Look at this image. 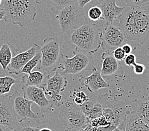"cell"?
<instances>
[{
	"instance_id": "obj_12",
	"label": "cell",
	"mask_w": 149,
	"mask_h": 131,
	"mask_svg": "<svg viewBox=\"0 0 149 131\" xmlns=\"http://www.w3.org/2000/svg\"><path fill=\"white\" fill-rule=\"evenodd\" d=\"M46 95H49L54 102L61 101L62 96L60 95L65 90L67 86V80L65 74H60L56 71L54 75L48 76L47 82L43 84Z\"/></svg>"
},
{
	"instance_id": "obj_35",
	"label": "cell",
	"mask_w": 149,
	"mask_h": 131,
	"mask_svg": "<svg viewBox=\"0 0 149 131\" xmlns=\"http://www.w3.org/2000/svg\"><path fill=\"white\" fill-rule=\"evenodd\" d=\"M91 1H93V0H77V2L81 8L83 9L85 5L88 4V3H90ZM100 1H101V0H100Z\"/></svg>"
},
{
	"instance_id": "obj_33",
	"label": "cell",
	"mask_w": 149,
	"mask_h": 131,
	"mask_svg": "<svg viewBox=\"0 0 149 131\" xmlns=\"http://www.w3.org/2000/svg\"><path fill=\"white\" fill-rule=\"evenodd\" d=\"M92 131H120L118 127H115L111 126H109L105 127H93Z\"/></svg>"
},
{
	"instance_id": "obj_23",
	"label": "cell",
	"mask_w": 149,
	"mask_h": 131,
	"mask_svg": "<svg viewBox=\"0 0 149 131\" xmlns=\"http://www.w3.org/2000/svg\"><path fill=\"white\" fill-rule=\"evenodd\" d=\"M17 83H19V81L12 76L0 77V95L8 93L11 91L12 86Z\"/></svg>"
},
{
	"instance_id": "obj_30",
	"label": "cell",
	"mask_w": 149,
	"mask_h": 131,
	"mask_svg": "<svg viewBox=\"0 0 149 131\" xmlns=\"http://www.w3.org/2000/svg\"><path fill=\"white\" fill-rule=\"evenodd\" d=\"M112 55L117 61H123L126 57L125 52L123 51L122 47H118L115 49L112 52Z\"/></svg>"
},
{
	"instance_id": "obj_32",
	"label": "cell",
	"mask_w": 149,
	"mask_h": 131,
	"mask_svg": "<svg viewBox=\"0 0 149 131\" xmlns=\"http://www.w3.org/2000/svg\"><path fill=\"white\" fill-rule=\"evenodd\" d=\"M133 71L137 75H140V74H142L145 72V65L143 64L140 63H137L136 62L135 64L133 66Z\"/></svg>"
},
{
	"instance_id": "obj_34",
	"label": "cell",
	"mask_w": 149,
	"mask_h": 131,
	"mask_svg": "<svg viewBox=\"0 0 149 131\" xmlns=\"http://www.w3.org/2000/svg\"><path fill=\"white\" fill-rule=\"evenodd\" d=\"M121 47L123 49V51L125 52L126 55H128L130 54H131V52H132V51H133V49H132V47H131V46L130 44H127V43L124 44Z\"/></svg>"
},
{
	"instance_id": "obj_11",
	"label": "cell",
	"mask_w": 149,
	"mask_h": 131,
	"mask_svg": "<svg viewBox=\"0 0 149 131\" xmlns=\"http://www.w3.org/2000/svg\"><path fill=\"white\" fill-rule=\"evenodd\" d=\"M102 47L106 51L112 52L115 49L121 47L127 43V39L118 27L107 24L102 31Z\"/></svg>"
},
{
	"instance_id": "obj_16",
	"label": "cell",
	"mask_w": 149,
	"mask_h": 131,
	"mask_svg": "<svg viewBox=\"0 0 149 131\" xmlns=\"http://www.w3.org/2000/svg\"><path fill=\"white\" fill-rule=\"evenodd\" d=\"M99 7L102 10L103 19L107 25L112 24L113 21L118 19L125 8V7L117 5L116 0H101Z\"/></svg>"
},
{
	"instance_id": "obj_13",
	"label": "cell",
	"mask_w": 149,
	"mask_h": 131,
	"mask_svg": "<svg viewBox=\"0 0 149 131\" xmlns=\"http://www.w3.org/2000/svg\"><path fill=\"white\" fill-rule=\"evenodd\" d=\"M41 47L37 44H34L32 47L25 52L19 53L12 58L10 64L6 69L10 74L19 75L21 73V70L28 61L36 54L40 50Z\"/></svg>"
},
{
	"instance_id": "obj_2",
	"label": "cell",
	"mask_w": 149,
	"mask_h": 131,
	"mask_svg": "<svg viewBox=\"0 0 149 131\" xmlns=\"http://www.w3.org/2000/svg\"><path fill=\"white\" fill-rule=\"evenodd\" d=\"M36 5L34 0H3L0 8L5 13L3 20L26 27L36 16Z\"/></svg>"
},
{
	"instance_id": "obj_7",
	"label": "cell",
	"mask_w": 149,
	"mask_h": 131,
	"mask_svg": "<svg viewBox=\"0 0 149 131\" xmlns=\"http://www.w3.org/2000/svg\"><path fill=\"white\" fill-rule=\"evenodd\" d=\"M71 58L65 54H62L58 62V68L62 70L63 74L76 75L83 72L87 68L92 59L90 53L80 50L76 47Z\"/></svg>"
},
{
	"instance_id": "obj_6",
	"label": "cell",
	"mask_w": 149,
	"mask_h": 131,
	"mask_svg": "<svg viewBox=\"0 0 149 131\" xmlns=\"http://www.w3.org/2000/svg\"><path fill=\"white\" fill-rule=\"evenodd\" d=\"M63 33L70 32L86 23V18L83 9L76 2L65 7L56 15Z\"/></svg>"
},
{
	"instance_id": "obj_28",
	"label": "cell",
	"mask_w": 149,
	"mask_h": 131,
	"mask_svg": "<svg viewBox=\"0 0 149 131\" xmlns=\"http://www.w3.org/2000/svg\"><path fill=\"white\" fill-rule=\"evenodd\" d=\"M125 3L127 6L141 7L149 4V0H120Z\"/></svg>"
},
{
	"instance_id": "obj_3",
	"label": "cell",
	"mask_w": 149,
	"mask_h": 131,
	"mask_svg": "<svg viewBox=\"0 0 149 131\" xmlns=\"http://www.w3.org/2000/svg\"><path fill=\"white\" fill-rule=\"evenodd\" d=\"M69 42L78 49L94 54L102 47V30L97 24H84L72 32Z\"/></svg>"
},
{
	"instance_id": "obj_14",
	"label": "cell",
	"mask_w": 149,
	"mask_h": 131,
	"mask_svg": "<svg viewBox=\"0 0 149 131\" xmlns=\"http://www.w3.org/2000/svg\"><path fill=\"white\" fill-rule=\"evenodd\" d=\"M24 97L27 100L32 101L37 104L41 109L42 112L43 109L48 107L50 105V101L46 97L45 86L43 84L41 86H24Z\"/></svg>"
},
{
	"instance_id": "obj_21",
	"label": "cell",
	"mask_w": 149,
	"mask_h": 131,
	"mask_svg": "<svg viewBox=\"0 0 149 131\" xmlns=\"http://www.w3.org/2000/svg\"><path fill=\"white\" fill-rule=\"evenodd\" d=\"M11 45L8 42L3 44L0 48V66L3 70H6L12 59Z\"/></svg>"
},
{
	"instance_id": "obj_1",
	"label": "cell",
	"mask_w": 149,
	"mask_h": 131,
	"mask_svg": "<svg viewBox=\"0 0 149 131\" xmlns=\"http://www.w3.org/2000/svg\"><path fill=\"white\" fill-rule=\"evenodd\" d=\"M118 19V28L127 40L140 44L149 40L148 11L139 6H126Z\"/></svg>"
},
{
	"instance_id": "obj_15",
	"label": "cell",
	"mask_w": 149,
	"mask_h": 131,
	"mask_svg": "<svg viewBox=\"0 0 149 131\" xmlns=\"http://www.w3.org/2000/svg\"><path fill=\"white\" fill-rule=\"evenodd\" d=\"M79 81L91 93H95L102 88H107L109 84L103 78L100 71L96 68L92 69V73L88 76H80Z\"/></svg>"
},
{
	"instance_id": "obj_29",
	"label": "cell",
	"mask_w": 149,
	"mask_h": 131,
	"mask_svg": "<svg viewBox=\"0 0 149 131\" xmlns=\"http://www.w3.org/2000/svg\"><path fill=\"white\" fill-rule=\"evenodd\" d=\"M20 121V126L15 131H40L41 127H32L29 124L24 123V119L19 120Z\"/></svg>"
},
{
	"instance_id": "obj_25",
	"label": "cell",
	"mask_w": 149,
	"mask_h": 131,
	"mask_svg": "<svg viewBox=\"0 0 149 131\" xmlns=\"http://www.w3.org/2000/svg\"><path fill=\"white\" fill-rule=\"evenodd\" d=\"M71 97L72 98L73 102L74 104L79 106L83 105L89 99V97L82 91L77 92L74 91L71 95Z\"/></svg>"
},
{
	"instance_id": "obj_39",
	"label": "cell",
	"mask_w": 149,
	"mask_h": 131,
	"mask_svg": "<svg viewBox=\"0 0 149 131\" xmlns=\"http://www.w3.org/2000/svg\"><path fill=\"white\" fill-rule=\"evenodd\" d=\"M4 16H5V13L3 10L0 8V20H4Z\"/></svg>"
},
{
	"instance_id": "obj_38",
	"label": "cell",
	"mask_w": 149,
	"mask_h": 131,
	"mask_svg": "<svg viewBox=\"0 0 149 131\" xmlns=\"http://www.w3.org/2000/svg\"><path fill=\"white\" fill-rule=\"evenodd\" d=\"M0 131H13V130L11 129H10L8 127L0 125Z\"/></svg>"
},
{
	"instance_id": "obj_37",
	"label": "cell",
	"mask_w": 149,
	"mask_h": 131,
	"mask_svg": "<svg viewBox=\"0 0 149 131\" xmlns=\"http://www.w3.org/2000/svg\"><path fill=\"white\" fill-rule=\"evenodd\" d=\"M126 117L124 121L118 126L120 131H126Z\"/></svg>"
},
{
	"instance_id": "obj_20",
	"label": "cell",
	"mask_w": 149,
	"mask_h": 131,
	"mask_svg": "<svg viewBox=\"0 0 149 131\" xmlns=\"http://www.w3.org/2000/svg\"><path fill=\"white\" fill-rule=\"evenodd\" d=\"M45 78L44 74L36 71L29 74H25L22 77V82L24 86H41Z\"/></svg>"
},
{
	"instance_id": "obj_5",
	"label": "cell",
	"mask_w": 149,
	"mask_h": 131,
	"mask_svg": "<svg viewBox=\"0 0 149 131\" xmlns=\"http://www.w3.org/2000/svg\"><path fill=\"white\" fill-rule=\"evenodd\" d=\"M99 102L103 106V115L109 125L117 127L125 119L128 109L124 101L117 100L107 94L97 95Z\"/></svg>"
},
{
	"instance_id": "obj_31",
	"label": "cell",
	"mask_w": 149,
	"mask_h": 131,
	"mask_svg": "<svg viewBox=\"0 0 149 131\" xmlns=\"http://www.w3.org/2000/svg\"><path fill=\"white\" fill-rule=\"evenodd\" d=\"M124 60H125V62L126 64L129 67L133 66L136 62V56L133 54H130L128 55H126Z\"/></svg>"
},
{
	"instance_id": "obj_8",
	"label": "cell",
	"mask_w": 149,
	"mask_h": 131,
	"mask_svg": "<svg viewBox=\"0 0 149 131\" xmlns=\"http://www.w3.org/2000/svg\"><path fill=\"white\" fill-rule=\"evenodd\" d=\"M41 59L39 69L50 71L57 64L61 58L60 44L58 38L47 37L43 40V44L40 48Z\"/></svg>"
},
{
	"instance_id": "obj_40",
	"label": "cell",
	"mask_w": 149,
	"mask_h": 131,
	"mask_svg": "<svg viewBox=\"0 0 149 131\" xmlns=\"http://www.w3.org/2000/svg\"><path fill=\"white\" fill-rule=\"evenodd\" d=\"M34 1L37 3V4L41 5L46 1V0H34Z\"/></svg>"
},
{
	"instance_id": "obj_17",
	"label": "cell",
	"mask_w": 149,
	"mask_h": 131,
	"mask_svg": "<svg viewBox=\"0 0 149 131\" xmlns=\"http://www.w3.org/2000/svg\"><path fill=\"white\" fill-rule=\"evenodd\" d=\"M130 108L131 110L136 113L141 120L149 126V96L133 101L130 104Z\"/></svg>"
},
{
	"instance_id": "obj_36",
	"label": "cell",
	"mask_w": 149,
	"mask_h": 131,
	"mask_svg": "<svg viewBox=\"0 0 149 131\" xmlns=\"http://www.w3.org/2000/svg\"><path fill=\"white\" fill-rule=\"evenodd\" d=\"M65 131H92V126L90 125V123H89L87 126H86L83 129H81L79 130H76L74 129H66Z\"/></svg>"
},
{
	"instance_id": "obj_9",
	"label": "cell",
	"mask_w": 149,
	"mask_h": 131,
	"mask_svg": "<svg viewBox=\"0 0 149 131\" xmlns=\"http://www.w3.org/2000/svg\"><path fill=\"white\" fill-rule=\"evenodd\" d=\"M20 123V121L13 108L12 95H0V125L15 131Z\"/></svg>"
},
{
	"instance_id": "obj_24",
	"label": "cell",
	"mask_w": 149,
	"mask_h": 131,
	"mask_svg": "<svg viewBox=\"0 0 149 131\" xmlns=\"http://www.w3.org/2000/svg\"><path fill=\"white\" fill-rule=\"evenodd\" d=\"M41 59V52L40 50L35 55L34 57L32 58L30 61H28V62L26 65L24 66L22 69L21 70V73H25V74H29L32 72L35 68L38 67V65L40 63Z\"/></svg>"
},
{
	"instance_id": "obj_19",
	"label": "cell",
	"mask_w": 149,
	"mask_h": 131,
	"mask_svg": "<svg viewBox=\"0 0 149 131\" xmlns=\"http://www.w3.org/2000/svg\"><path fill=\"white\" fill-rule=\"evenodd\" d=\"M126 131H149V126L141 120L135 112L128 109L126 115Z\"/></svg>"
},
{
	"instance_id": "obj_10",
	"label": "cell",
	"mask_w": 149,
	"mask_h": 131,
	"mask_svg": "<svg viewBox=\"0 0 149 131\" xmlns=\"http://www.w3.org/2000/svg\"><path fill=\"white\" fill-rule=\"evenodd\" d=\"M13 108L17 116L21 119H31L38 123H41L42 119L44 118V114H38L31 110V106L33 102L27 100L22 96L19 91H15L12 95Z\"/></svg>"
},
{
	"instance_id": "obj_41",
	"label": "cell",
	"mask_w": 149,
	"mask_h": 131,
	"mask_svg": "<svg viewBox=\"0 0 149 131\" xmlns=\"http://www.w3.org/2000/svg\"><path fill=\"white\" fill-rule=\"evenodd\" d=\"M40 131H52V129L48 128V127H42V128H41Z\"/></svg>"
},
{
	"instance_id": "obj_18",
	"label": "cell",
	"mask_w": 149,
	"mask_h": 131,
	"mask_svg": "<svg viewBox=\"0 0 149 131\" xmlns=\"http://www.w3.org/2000/svg\"><path fill=\"white\" fill-rule=\"evenodd\" d=\"M102 65L100 73L102 76H112L118 71L119 64L112 55V52L106 51L102 54Z\"/></svg>"
},
{
	"instance_id": "obj_27",
	"label": "cell",
	"mask_w": 149,
	"mask_h": 131,
	"mask_svg": "<svg viewBox=\"0 0 149 131\" xmlns=\"http://www.w3.org/2000/svg\"><path fill=\"white\" fill-rule=\"evenodd\" d=\"M90 123L93 127H105L110 126L109 122L104 115L91 120L90 121Z\"/></svg>"
},
{
	"instance_id": "obj_26",
	"label": "cell",
	"mask_w": 149,
	"mask_h": 131,
	"mask_svg": "<svg viewBox=\"0 0 149 131\" xmlns=\"http://www.w3.org/2000/svg\"><path fill=\"white\" fill-rule=\"evenodd\" d=\"M88 16L92 21H97L103 19L102 10L99 6H93L88 10Z\"/></svg>"
},
{
	"instance_id": "obj_22",
	"label": "cell",
	"mask_w": 149,
	"mask_h": 131,
	"mask_svg": "<svg viewBox=\"0 0 149 131\" xmlns=\"http://www.w3.org/2000/svg\"><path fill=\"white\" fill-rule=\"evenodd\" d=\"M47 6L55 15L70 5L77 2V0H46Z\"/></svg>"
},
{
	"instance_id": "obj_42",
	"label": "cell",
	"mask_w": 149,
	"mask_h": 131,
	"mask_svg": "<svg viewBox=\"0 0 149 131\" xmlns=\"http://www.w3.org/2000/svg\"><path fill=\"white\" fill-rule=\"evenodd\" d=\"M2 2H3V0H0V6H1V5L2 4Z\"/></svg>"
},
{
	"instance_id": "obj_4",
	"label": "cell",
	"mask_w": 149,
	"mask_h": 131,
	"mask_svg": "<svg viewBox=\"0 0 149 131\" xmlns=\"http://www.w3.org/2000/svg\"><path fill=\"white\" fill-rule=\"evenodd\" d=\"M58 117L67 129L79 130L90 123L81 106L66 101L59 107Z\"/></svg>"
}]
</instances>
